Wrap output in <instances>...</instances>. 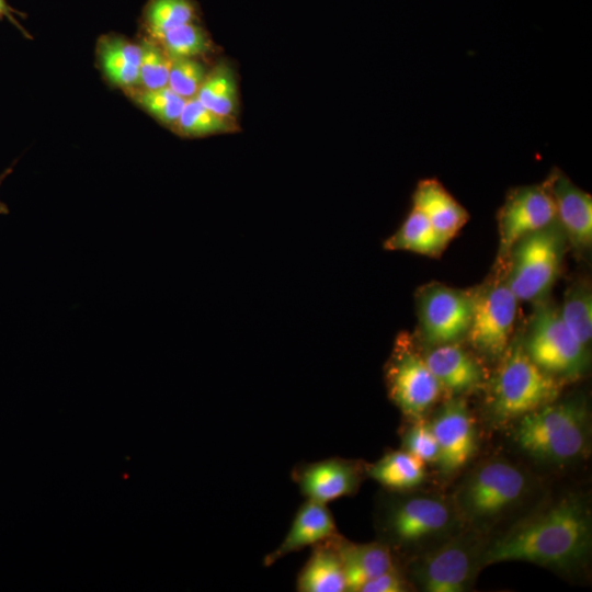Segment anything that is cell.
Segmentation results:
<instances>
[{
    "label": "cell",
    "instance_id": "17",
    "mask_svg": "<svg viewBox=\"0 0 592 592\" xmlns=\"http://www.w3.org/2000/svg\"><path fill=\"white\" fill-rule=\"evenodd\" d=\"M424 361L443 390L463 394L480 386L485 369L459 342L430 346Z\"/></svg>",
    "mask_w": 592,
    "mask_h": 592
},
{
    "label": "cell",
    "instance_id": "30",
    "mask_svg": "<svg viewBox=\"0 0 592 592\" xmlns=\"http://www.w3.org/2000/svg\"><path fill=\"white\" fill-rule=\"evenodd\" d=\"M135 101L155 119L163 125L174 127L186 99L169 87H163L155 90H140L136 94Z\"/></svg>",
    "mask_w": 592,
    "mask_h": 592
},
{
    "label": "cell",
    "instance_id": "16",
    "mask_svg": "<svg viewBox=\"0 0 592 592\" xmlns=\"http://www.w3.org/2000/svg\"><path fill=\"white\" fill-rule=\"evenodd\" d=\"M338 534L333 515L328 505L306 499L298 508L289 530L280 545L264 557L263 565L270 567L292 553L312 547Z\"/></svg>",
    "mask_w": 592,
    "mask_h": 592
},
{
    "label": "cell",
    "instance_id": "25",
    "mask_svg": "<svg viewBox=\"0 0 592 592\" xmlns=\"http://www.w3.org/2000/svg\"><path fill=\"white\" fill-rule=\"evenodd\" d=\"M195 98L208 110L230 119L237 109V84L232 69L227 64L216 65L207 72Z\"/></svg>",
    "mask_w": 592,
    "mask_h": 592
},
{
    "label": "cell",
    "instance_id": "32",
    "mask_svg": "<svg viewBox=\"0 0 592 592\" xmlns=\"http://www.w3.org/2000/svg\"><path fill=\"white\" fill-rule=\"evenodd\" d=\"M402 449L409 452L425 463H437L439 445L430 423L423 418L414 420L413 424L402 435Z\"/></svg>",
    "mask_w": 592,
    "mask_h": 592
},
{
    "label": "cell",
    "instance_id": "33",
    "mask_svg": "<svg viewBox=\"0 0 592 592\" xmlns=\"http://www.w3.org/2000/svg\"><path fill=\"white\" fill-rule=\"evenodd\" d=\"M409 588V580L396 567L367 581L358 592H405Z\"/></svg>",
    "mask_w": 592,
    "mask_h": 592
},
{
    "label": "cell",
    "instance_id": "23",
    "mask_svg": "<svg viewBox=\"0 0 592 592\" xmlns=\"http://www.w3.org/2000/svg\"><path fill=\"white\" fill-rule=\"evenodd\" d=\"M365 474L391 492H403L420 486L425 478L424 463L405 449L391 451L373 464Z\"/></svg>",
    "mask_w": 592,
    "mask_h": 592
},
{
    "label": "cell",
    "instance_id": "2",
    "mask_svg": "<svg viewBox=\"0 0 592 592\" xmlns=\"http://www.w3.org/2000/svg\"><path fill=\"white\" fill-rule=\"evenodd\" d=\"M588 403L579 396L553 401L520 418L515 441L534 459L563 465L578 460L588 449Z\"/></svg>",
    "mask_w": 592,
    "mask_h": 592
},
{
    "label": "cell",
    "instance_id": "22",
    "mask_svg": "<svg viewBox=\"0 0 592 592\" xmlns=\"http://www.w3.org/2000/svg\"><path fill=\"white\" fill-rule=\"evenodd\" d=\"M449 241L421 212L411 207L399 228L383 242V248L387 251H408L437 258Z\"/></svg>",
    "mask_w": 592,
    "mask_h": 592
},
{
    "label": "cell",
    "instance_id": "1",
    "mask_svg": "<svg viewBox=\"0 0 592 592\" xmlns=\"http://www.w3.org/2000/svg\"><path fill=\"white\" fill-rule=\"evenodd\" d=\"M591 530L587 502L569 494L486 545L482 566L523 561L551 569H572L588 558Z\"/></svg>",
    "mask_w": 592,
    "mask_h": 592
},
{
    "label": "cell",
    "instance_id": "14",
    "mask_svg": "<svg viewBox=\"0 0 592 592\" xmlns=\"http://www.w3.org/2000/svg\"><path fill=\"white\" fill-rule=\"evenodd\" d=\"M364 475L365 465L340 457L298 464L292 470L303 497L326 504L355 493Z\"/></svg>",
    "mask_w": 592,
    "mask_h": 592
},
{
    "label": "cell",
    "instance_id": "26",
    "mask_svg": "<svg viewBox=\"0 0 592 592\" xmlns=\"http://www.w3.org/2000/svg\"><path fill=\"white\" fill-rule=\"evenodd\" d=\"M152 39L170 58H196L207 53L210 47L207 33L195 21L168 30Z\"/></svg>",
    "mask_w": 592,
    "mask_h": 592
},
{
    "label": "cell",
    "instance_id": "9",
    "mask_svg": "<svg viewBox=\"0 0 592 592\" xmlns=\"http://www.w3.org/2000/svg\"><path fill=\"white\" fill-rule=\"evenodd\" d=\"M385 383L390 400L412 420L422 418L443 391L407 332L399 333L395 340L385 365Z\"/></svg>",
    "mask_w": 592,
    "mask_h": 592
},
{
    "label": "cell",
    "instance_id": "34",
    "mask_svg": "<svg viewBox=\"0 0 592 592\" xmlns=\"http://www.w3.org/2000/svg\"><path fill=\"white\" fill-rule=\"evenodd\" d=\"M14 11L12 8L9 7L5 0H0V18H7L10 22H12L20 31H22L25 34L24 29L18 23L13 15Z\"/></svg>",
    "mask_w": 592,
    "mask_h": 592
},
{
    "label": "cell",
    "instance_id": "12",
    "mask_svg": "<svg viewBox=\"0 0 592 592\" xmlns=\"http://www.w3.org/2000/svg\"><path fill=\"white\" fill-rule=\"evenodd\" d=\"M497 218L498 258L502 261L521 238L557 221L556 206L547 180L508 190Z\"/></svg>",
    "mask_w": 592,
    "mask_h": 592
},
{
    "label": "cell",
    "instance_id": "5",
    "mask_svg": "<svg viewBox=\"0 0 592 592\" xmlns=\"http://www.w3.org/2000/svg\"><path fill=\"white\" fill-rule=\"evenodd\" d=\"M490 387L489 405L499 420L521 418L557 400L561 382L542 369L521 340L509 345Z\"/></svg>",
    "mask_w": 592,
    "mask_h": 592
},
{
    "label": "cell",
    "instance_id": "15",
    "mask_svg": "<svg viewBox=\"0 0 592 592\" xmlns=\"http://www.w3.org/2000/svg\"><path fill=\"white\" fill-rule=\"evenodd\" d=\"M546 180L555 202L557 221L566 239L577 250H587L592 242L591 194L558 168H554Z\"/></svg>",
    "mask_w": 592,
    "mask_h": 592
},
{
    "label": "cell",
    "instance_id": "27",
    "mask_svg": "<svg viewBox=\"0 0 592 592\" xmlns=\"http://www.w3.org/2000/svg\"><path fill=\"white\" fill-rule=\"evenodd\" d=\"M195 20L196 8L192 0H151L145 12V23L151 38Z\"/></svg>",
    "mask_w": 592,
    "mask_h": 592
},
{
    "label": "cell",
    "instance_id": "10",
    "mask_svg": "<svg viewBox=\"0 0 592 592\" xmlns=\"http://www.w3.org/2000/svg\"><path fill=\"white\" fill-rule=\"evenodd\" d=\"M473 306L466 340L480 354L502 357L514 330L517 298L504 277L471 289Z\"/></svg>",
    "mask_w": 592,
    "mask_h": 592
},
{
    "label": "cell",
    "instance_id": "13",
    "mask_svg": "<svg viewBox=\"0 0 592 592\" xmlns=\"http://www.w3.org/2000/svg\"><path fill=\"white\" fill-rule=\"evenodd\" d=\"M439 445L437 465L445 475L462 469L477 449L474 418L460 398L447 401L429 422Z\"/></svg>",
    "mask_w": 592,
    "mask_h": 592
},
{
    "label": "cell",
    "instance_id": "35",
    "mask_svg": "<svg viewBox=\"0 0 592 592\" xmlns=\"http://www.w3.org/2000/svg\"><path fill=\"white\" fill-rule=\"evenodd\" d=\"M13 171V166L5 169L3 172L0 173V185L4 181V179L11 174ZM10 213L9 207L5 203L0 201V215H8Z\"/></svg>",
    "mask_w": 592,
    "mask_h": 592
},
{
    "label": "cell",
    "instance_id": "6",
    "mask_svg": "<svg viewBox=\"0 0 592 592\" xmlns=\"http://www.w3.org/2000/svg\"><path fill=\"white\" fill-rule=\"evenodd\" d=\"M486 545L474 531H457L410 561L408 574L425 592H464L482 568Z\"/></svg>",
    "mask_w": 592,
    "mask_h": 592
},
{
    "label": "cell",
    "instance_id": "19",
    "mask_svg": "<svg viewBox=\"0 0 592 592\" xmlns=\"http://www.w3.org/2000/svg\"><path fill=\"white\" fill-rule=\"evenodd\" d=\"M334 540L343 566L345 591L358 592L367 581L397 567L394 551L380 540L357 544L340 534Z\"/></svg>",
    "mask_w": 592,
    "mask_h": 592
},
{
    "label": "cell",
    "instance_id": "3",
    "mask_svg": "<svg viewBox=\"0 0 592 592\" xmlns=\"http://www.w3.org/2000/svg\"><path fill=\"white\" fill-rule=\"evenodd\" d=\"M462 523L453 500L433 494L384 497L376 515L378 540L392 551L441 542L459 531Z\"/></svg>",
    "mask_w": 592,
    "mask_h": 592
},
{
    "label": "cell",
    "instance_id": "11",
    "mask_svg": "<svg viewBox=\"0 0 592 592\" xmlns=\"http://www.w3.org/2000/svg\"><path fill=\"white\" fill-rule=\"evenodd\" d=\"M415 301L421 337L429 346L466 338L471 316V289L429 283L418 289Z\"/></svg>",
    "mask_w": 592,
    "mask_h": 592
},
{
    "label": "cell",
    "instance_id": "4",
    "mask_svg": "<svg viewBox=\"0 0 592 592\" xmlns=\"http://www.w3.org/2000/svg\"><path fill=\"white\" fill-rule=\"evenodd\" d=\"M528 488L523 469L504 459H490L464 478L452 500L463 523L482 526L517 505Z\"/></svg>",
    "mask_w": 592,
    "mask_h": 592
},
{
    "label": "cell",
    "instance_id": "31",
    "mask_svg": "<svg viewBox=\"0 0 592 592\" xmlns=\"http://www.w3.org/2000/svg\"><path fill=\"white\" fill-rule=\"evenodd\" d=\"M207 71L196 58H171L168 87L182 98H195Z\"/></svg>",
    "mask_w": 592,
    "mask_h": 592
},
{
    "label": "cell",
    "instance_id": "21",
    "mask_svg": "<svg viewBox=\"0 0 592 592\" xmlns=\"http://www.w3.org/2000/svg\"><path fill=\"white\" fill-rule=\"evenodd\" d=\"M98 58L101 70L111 84L125 90L138 86L140 45L119 36H106L99 42Z\"/></svg>",
    "mask_w": 592,
    "mask_h": 592
},
{
    "label": "cell",
    "instance_id": "8",
    "mask_svg": "<svg viewBox=\"0 0 592 592\" xmlns=\"http://www.w3.org/2000/svg\"><path fill=\"white\" fill-rule=\"evenodd\" d=\"M521 342L528 356L561 383L578 379L588 368L589 349L576 340L550 304L536 307Z\"/></svg>",
    "mask_w": 592,
    "mask_h": 592
},
{
    "label": "cell",
    "instance_id": "24",
    "mask_svg": "<svg viewBox=\"0 0 592 592\" xmlns=\"http://www.w3.org/2000/svg\"><path fill=\"white\" fill-rule=\"evenodd\" d=\"M560 317L576 340L589 349L592 338V293L585 281H577L565 292Z\"/></svg>",
    "mask_w": 592,
    "mask_h": 592
},
{
    "label": "cell",
    "instance_id": "20",
    "mask_svg": "<svg viewBox=\"0 0 592 592\" xmlns=\"http://www.w3.org/2000/svg\"><path fill=\"white\" fill-rule=\"evenodd\" d=\"M335 536L310 547L311 553L297 574L298 592L345 591V577Z\"/></svg>",
    "mask_w": 592,
    "mask_h": 592
},
{
    "label": "cell",
    "instance_id": "18",
    "mask_svg": "<svg viewBox=\"0 0 592 592\" xmlns=\"http://www.w3.org/2000/svg\"><path fill=\"white\" fill-rule=\"evenodd\" d=\"M411 207L421 212L449 240L469 219L468 210L436 178L419 180L411 196Z\"/></svg>",
    "mask_w": 592,
    "mask_h": 592
},
{
    "label": "cell",
    "instance_id": "29",
    "mask_svg": "<svg viewBox=\"0 0 592 592\" xmlns=\"http://www.w3.org/2000/svg\"><path fill=\"white\" fill-rule=\"evenodd\" d=\"M139 45L141 58L138 87L141 90L168 87L171 58L152 38H145Z\"/></svg>",
    "mask_w": 592,
    "mask_h": 592
},
{
    "label": "cell",
    "instance_id": "28",
    "mask_svg": "<svg viewBox=\"0 0 592 592\" xmlns=\"http://www.w3.org/2000/svg\"><path fill=\"white\" fill-rule=\"evenodd\" d=\"M174 127L185 137H204L232 129L229 118L208 110L196 98L186 100Z\"/></svg>",
    "mask_w": 592,
    "mask_h": 592
},
{
    "label": "cell",
    "instance_id": "7",
    "mask_svg": "<svg viewBox=\"0 0 592 592\" xmlns=\"http://www.w3.org/2000/svg\"><path fill=\"white\" fill-rule=\"evenodd\" d=\"M566 236L558 221L521 238L509 251L503 276L520 301H542L560 272Z\"/></svg>",
    "mask_w": 592,
    "mask_h": 592
}]
</instances>
